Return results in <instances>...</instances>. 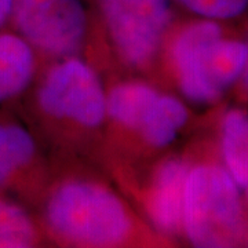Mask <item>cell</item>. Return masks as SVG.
<instances>
[{
    "label": "cell",
    "instance_id": "obj_1",
    "mask_svg": "<svg viewBox=\"0 0 248 248\" xmlns=\"http://www.w3.org/2000/svg\"><path fill=\"white\" fill-rule=\"evenodd\" d=\"M40 225L61 247H170L99 166L57 159L40 192Z\"/></svg>",
    "mask_w": 248,
    "mask_h": 248
},
{
    "label": "cell",
    "instance_id": "obj_2",
    "mask_svg": "<svg viewBox=\"0 0 248 248\" xmlns=\"http://www.w3.org/2000/svg\"><path fill=\"white\" fill-rule=\"evenodd\" d=\"M109 78L102 166L122 181L172 151L192 122V112L157 80L137 75Z\"/></svg>",
    "mask_w": 248,
    "mask_h": 248
},
{
    "label": "cell",
    "instance_id": "obj_3",
    "mask_svg": "<svg viewBox=\"0 0 248 248\" xmlns=\"http://www.w3.org/2000/svg\"><path fill=\"white\" fill-rule=\"evenodd\" d=\"M33 107L57 159L102 166L107 135V81L89 60L46 62L35 80Z\"/></svg>",
    "mask_w": 248,
    "mask_h": 248
},
{
    "label": "cell",
    "instance_id": "obj_4",
    "mask_svg": "<svg viewBox=\"0 0 248 248\" xmlns=\"http://www.w3.org/2000/svg\"><path fill=\"white\" fill-rule=\"evenodd\" d=\"M247 57V42L229 24L179 18L163 51L160 79L189 105L214 107L236 89Z\"/></svg>",
    "mask_w": 248,
    "mask_h": 248
},
{
    "label": "cell",
    "instance_id": "obj_5",
    "mask_svg": "<svg viewBox=\"0 0 248 248\" xmlns=\"http://www.w3.org/2000/svg\"><path fill=\"white\" fill-rule=\"evenodd\" d=\"M105 61V78H160L163 51L179 19L172 0H90ZM159 81V80H157Z\"/></svg>",
    "mask_w": 248,
    "mask_h": 248
},
{
    "label": "cell",
    "instance_id": "obj_6",
    "mask_svg": "<svg viewBox=\"0 0 248 248\" xmlns=\"http://www.w3.org/2000/svg\"><path fill=\"white\" fill-rule=\"evenodd\" d=\"M190 152L182 208V240L197 248L246 246L248 210L241 189L217 155L215 145Z\"/></svg>",
    "mask_w": 248,
    "mask_h": 248
},
{
    "label": "cell",
    "instance_id": "obj_7",
    "mask_svg": "<svg viewBox=\"0 0 248 248\" xmlns=\"http://www.w3.org/2000/svg\"><path fill=\"white\" fill-rule=\"evenodd\" d=\"M11 24L46 62L81 57L105 75L90 0H14Z\"/></svg>",
    "mask_w": 248,
    "mask_h": 248
},
{
    "label": "cell",
    "instance_id": "obj_8",
    "mask_svg": "<svg viewBox=\"0 0 248 248\" xmlns=\"http://www.w3.org/2000/svg\"><path fill=\"white\" fill-rule=\"evenodd\" d=\"M190 152L170 151L122 181L138 211L155 231L171 243L182 240V208Z\"/></svg>",
    "mask_w": 248,
    "mask_h": 248
},
{
    "label": "cell",
    "instance_id": "obj_9",
    "mask_svg": "<svg viewBox=\"0 0 248 248\" xmlns=\"http://www.w3.org/2000/svg\"><path fill=\"white\" fill-rule=\"evenodd\" d=\"M53 167L45 163L33 134L16 122L0 120V189L36 174L48 179Z\"/></svg>",
    "mask_w": 248,
    "mask_h": 248
},
{
    "label": "cell",
    "instance_id": "obj_10",
    "mask_svg": "<svg viewBox=\"0 0 248 248\" xmlns=\"http://www.w3.org/2000/svg\"><path fill=\"white\" fill-rule=\"evenodd\" d=\"M40 55L17 32H0V105L24 94L40 69Z\"/></svg>",
    "mask_w": 248,
    "mask_h": 248
},
{
    "label": "cell",
    "instance_id": "obj_11",
    "mask_svg": "<svg viewBox=\"0 0 248 248\" xmlns=\"http://www.w3.org/2000/svg\"><path fill=\"white\" fill-rule=\"evenodd\" d=\"M215 151L226 171L241 190L248 187V110L223 109L217 120Z\"/></svg>",
    "mask_w": 248,
    "mask_h": 248
},
{
    "label": "cell",
    "instance_id": "obj_12",
    "mask_svg": "<svg viewBox=\"0 0 248 248\" xmlns=\"http://www.w3.org/2000/svg\"><path fill=\"white\" fill-rule=\"evenodd\" d=\"M47 239L40 222L27 210L0 197V248H31Z\"/></svg>",
    "mask_w": 248,
    "mask_h": 248
},
{
    "label": "cell",
    "instance_id": "obj_13",
    "mask_svg": "<svg viewBox=\"0 0 248 248\" xmlns=\"http://www.w3.org/2000/svg\"><path fill=\"white\" fill-rule=\"evenodd\" d=\"M190 17L231 24L248 13V0H172Z\"/></svg>",
    "mask_w": 248,
    "mask_h": 248
},
{
    "label": "cell",
    "instance_id": "obj_14",
    "mask_svg": "<svg viewBox=\"0 0 248 248\" xmlns=\"http://www.w3.org/2000/svg\"><path fill=\"white\" fill-rule=\"evenodd\" d=\"M14 0H0V31L11 24Z\"/></svg>",
    "mask_w": 248,
    "mask_h": 248
},
{
    "label": "cell",
    "instance_id": "obj_15",
    "mask_svg": "<svg viewBox=\"0 0 248 248\" xmlns=\"http://www.w3.org/2000/svg\"><path fill=\"white\" fill-rule=\"evenodd\" d=\"M247 47H248V37H247ZM236 91L239 93V97L244 101H248V57H247V65H246V69L244 73L241 76V79L236 86Z\"/></svg>",
    "mask_w": 248,
    "mask_h": 248
},
{
    "label": "cell",
    "instance_id": "obj_16",
    "mask_svg": "<svg viewBox=\"0 0 248 248\" xmlns=\"http://www.w3.org/2000/svg\"><path fill=\"white\" fill-rule=\"evenodd\" d=\"M244 192H246V199H244V200H246V204H247V210H248V187L244 190Z\"/></svg>",
    "mask_w": 248,
    "mask_h": 248
},
{
    "label": "cell",
    "instance_id": "obj_17",
    "mask_svg": "<svg viewBox=\"0 0 248 248\" xmlns=\"http://www.w3.org/2000/svg\"><path fill=\"white\" fill-rule=\"evenodd\" d=\"M246 246H248V236H247V243H246Z\"/></svg>",
    "mask_w": 248,
    "mask_h": 248
}]
</instances>
